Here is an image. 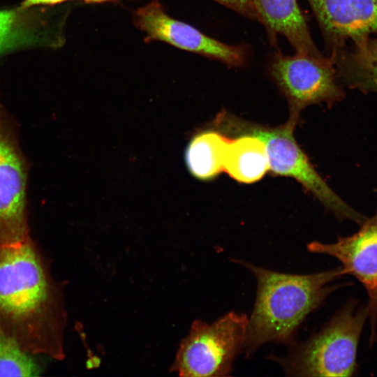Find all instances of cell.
I'll list each match as a JSON object with an SVG mask.
<instances>
[{"label": "cell", "mask_w": 377, "mask_h": 377, "mask_svg": "<svg viewBox=\"0 0 377 377\" xmlns=\"http://www.w3.org/2000/svg\"><path fill=\"white\" fill-rule=\"evenodd\" d=\"M232 261L256 279V296L249 317L244 353L249 357L267 343L290 346L300 325L340 286L330 283L342 276L341 267L309 274L279 272L243 260Z\"/></svg>", "instance_id": "obj_2"}, {"label": "cell", "mask_w": 377, "mask_h": 377, "mask_svg": "<svg viewBox=\"0 0 377 377\" xmlns=\"http://www.w3.org/2000/svg\"><path fill=\"white\" fill-rule=\"evenodd\" d=\"M330 54L377 31V0H308Z\"/></svg>", "instance_id": "obj_10"}, {"label": "cell", "mask_w": 377, "mask_h": 377, "mask_svg": "<svg viewBox=\"0 0 377 377\" xmlns=\"http://www.w3.org/2000/svg\"><path fill=\"white\" fill-rule=\"evenodd\" d=\"M269 71L288 101V120L296 124L306 107L319 103L330 107L344 97L336 68L328 57L317 59L299 54L286 56L278 51L271 61Z\"/></svg>", "instance_id": "obj_7"}, {"label": "cell", "mask_w": 377, "mask_h": 377, "mask_svg": "<svg viewBox=\"0 0 377 377\" xmlns=\"http://www.w3.org/2000/svg\"><path fill=\"white\" fill-rule=\"evenodd\" d=\"M213 124L223 134L251 135L261 140L266 147L269 170L274 175L295 179L339 219H348L360 226L367 219L339 197L318 173L294 138L296 123L288 120L283 125L271 127L223 111Z\"/></svg>", "instance_id": "obj_4"}, {"label": "cell", "mask_w": 377, "mask_h": 377, "mask_svg": "<svg viewBox=\"0 0 377 377\" xmlns=\"http://www.w3.org/2000/svg\"><path fill=\"white\" fill-rule=\"evenodd\" d=\"M368 318L367 306L355 300L345 304L318 332L290 346L283 357L272 355L291 376H351L357 370V351Z\"/></svg>", "instance_id": "obj_3"}, {"label": "cell", "mask_w": 377, "mask_h": 377, "mask_svg": "<svg viewBox=\"0 0 377 377\" xmlns=\"http://www.w3.org/2000/svg\"><path fill=\"white\" fill-rule=\"evenodd\" d=\"M61 289L32 239L0 246V327L26 353L64 357Z\"/></svg>", "instance_id": "obj_1"}, {"label": "cell", "mask_w": 377, "mask_h": 377, "mask_svg": "<svg viewBox=\"0 0 377 377\" xmlns=\"http://www.w3.org/2000/svg\"><path fill=\"white\" fill-rule=\"evenodd\" d=\"M228 139L217 130L196 134L185 151V161L191 174L200 180L209 181L223 172Z\"/></svg>", "instance_id": "obj_15"}, {"label": "cell", "mask_w": 377, "mask_h": 377, "mask_svg": "<svg viewBox=\"0 0 377 377\" xmlns=\"http://www.w3.org/2000/svg\"><path fill=\"white\" fill-rule=\"evenodd\" d=\"M87 3H101L105 1H109L112 0H82Z\"/></svg>", "instance_id": "obj_19"}, {"label": "cell", "mask_w": 377, "mask_h": 377, "mask_svg": "<svg viewBox=\"0 0 377 377\" xmlns=\"http://www.w3.org/2000/svg\"><path fill=\"white\" fill-rule=\"evenodd\" d=\"M42 368L0 327V376H37Z\"/></svg>", "instance_id": "obj_16"}, {"label": "cell", "mask_w": 377, "mask_h": 377, "mask_svg": "<svg viewBox=\"0 0 377 377\" xmlns=\"http://www.w3.org/2000/svg\"><path fill=\"white\" fill-rule=\"evenodd\" d=\"M339 82L362 92H377V31L329 56Z\"/></svg>", "instance_id": "obj_12"}, {"label": "cell", "mask_w": 377, "mask_h": 377, "mask_svg": "<svg viewBox=\"0 0 377 377\" xmlns=\"http://www.w3.org/2000/svg\"><path fill=\"white\" fill-rule=\"evenodd\" d=\"M228 139L223 159V171L237 182L251 184L259 181L269 170L266 147L251 135Z\"/></svg>", "instance_id": "obj_13"}, {"label": "cell", "mask_w": 377, "mask_h": 377, "mask_svg": "<svg viewBox=\"0 0 377 377\" xmlns=\"http://www.w3.org/2000/svg\"><path fill=\"white\" fill-rule=\"evenodd\" d=\"M66 1L68 0H24L21 4V6L24 8H31L37 5H53Z\"/></svg>", "instance_id": "obj_18"}, {"label": "cell", "mask_w": 377, "mask_h": 377, "mask_svg": "<svg viewBox=\"0 0 377 377\" xmlns=\"http://www.w3.org/2000/svg\"><path fill=\"white\" fill-rule=\"evenodd\" d=\"M28 9L20 6L0 10V54L52 43L44 21Z\"/></svg>", "instance_id": "obj_14"}, {"label": "cell", "mask_w": 377, "mask_h": 377, "mask_svg": "<svg viewBox=\"0 0 377 377\" xmlns=\"http://www.w3.org/2000/svg\"><path fill=\"white\" fill-rule=\"evenodd\" d=\"M307 250L337 258L342 265L343 275L353 276L365 288L371 325L370 344H373L376 339L377 321V212L367 218L353 235L330 244L313 241L307 244Z\"/></svg>", "instance_id": "obj_9"}, {"label": "cell", "mask_w": 377, "mask_h": 377, "mask_svg": "<svg viewBox=\"0 0 377 377\" xmlns=\"http://www.w3.org/2000/svg\"><path fill=\"white\" fill-rule=\"evenodd\" d=\"M30 163L20 145L18 126L0 91V246L29 239L28 182Z\"/></svg>", "instance_id": "obj_6"}, {"label": "cell", "mask_w": 377, "mask_h": 377, "mask_svg": "<svg viewBox=\"0 0 377 377\" xmlns=\"http://www.w3.org/2000/svg\"><path fill=\"white\" fill-rule=\"evenodd\" d=\"M135 25L146 35V40H160L177 48L220 61L229 66H241L247 51L241 45H230L215 40L191 25L170 17L158 0L138 8Z\"/></svg>", "instance_id": "obj_8"}, {"label": "cell", "mask_w": 377, "mask_h": 377, "mask_svg": "<svg viewBox=\"0 0 377 377\" xmlns=\"http://www.w3.org/2000/svg\"><path fill=\"white\" fill-rule=\"evenodd\" d=\"M244 17L259 22L254 0H214Z\"/></svg>", "instance_id": "obj_17"}, {"label": "cell", "mask_w": 377, "mask_h": 377, "mask_svg": "<svg viewBox=\"0 0 377 377\" xmlns=\"http://www.w3.org/2000/svg\"><path fill=\"white\" fill-rule=\"evenodd\" d=\"M259 22L274 43L277 34L285 36L296 54L323 59L324 56L316 46L306 20L296 0H254Z\"/></svg>", "instance_id": "obj_11"}, {"label": "cell", "mask_w": 377, "mask_h": 377, "mask_svg": "<svg viewBox=\"0 0 377 377\" xmlns=\"http://www.w3.org/2000/svg\"><path fill=\"white\" fill-rule=\"evenodd\" d=\"M248 323L246 314L235 311L211 323L195 320L179 345L173 371L186 377L230 376L244 351Z\"/></svg>", "instance_id": "obj_5"}]
</instances>
